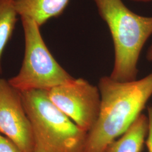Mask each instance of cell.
Here are the masks:
<instances>
[{
    "instance_id": "obj_1",
    "label": "cell",
    "mask_w": 152,
    "mask_h": 152,
    "mask_svg": "<svg viewBox=\"0 0 152 152\" xmlns=\"http://www.w3.org/2000/svg\"><path fill=\"white\" fill-rule=\"evenodd\" d=\"M98 86L101 95L100 114L87 133L83 152H104L141 115L152 97V72L132 81H118L103 76Z\"/></svg>"
},
{
    "instance_id": "obj_2",
    "label": "cell",
    "mask_w": 152,
    "mask_h": 152,
    "mask_svg": "<svg viewBox=\"0 0 152 152\" xmlns=\"http://www.w3.org/2000/svg\"><path fill=\"white\" fill-rule=\"evenodd\" d=\"M93 1L108 27L114 45V65L109 76L118 81L136 80L140 55L152 35V16L137 14L122 0Z\"/></svg>"
},
{
    "instance_id": "obj_3",
    "label": "cell",
    "mask_w": 152,
    "mask_h": 152,
    "mask_svg": "<svg viewBox=\"0 0 152 152\" xmlns=\"http://www.w3.org/2000/svg\"><path fill=\"white\" fill-rule=\"evenodd\" d=\"M29 120L34 152H83L87 132L51 102L46 90L21 92Z\"/></svg>"
},
{
    "instance_id": "obj_4",
    "label": "cell",
    "mask_w": 152,
    "mask_h": 152,
    "mask_svg": "<svg viewBox=\"0 0 152 152\" xmlns=\"http://www.w3.org/2000/svg\"><path fill=\"white\" fill-rule=\"evenodd\" d=\"M25 51L22 66L8 81L20 92L34 90L48 91L69 81L71 76L58 63L45 44L38 24L32 19L22 16Z\"/></svg>"
},
{
    "instance_id": "obj_5",
    "label": "cell",
    "mask_w": 152,
    "mask_h": 152,
    "mask_svg": "<svg viewBox=\"0 0 152 152\" xmlns=\"http://www.w3.org/2000/svg\"><path fill=\"white\" fill-rule=\"evenodd\" d=\"M48 92L51 102L82 130L88 132L96 124L101 108L98 86L73 78Z\"/></svg>"
},
{
    "instance_id": "obj_6",
    "label": "cell",
    "mask_w": 152,
    "mask_h": 152,
    "mask_svg": "<svg viewBox=\"0 0 152 152\" xmlns=\"http://www.w3.org/2000/svg\"><path fill=\"white\" fill-rule=\"evenodd\" d=\"M0 134L23 152H34L32 130L22 101L21 92L0 78Z\"/></svg>"
},
{
    "instance_id": "obj_7",
    "label": "cell",
    "mask_w": 152,
    "mask_h": 152,
    "mask_svg": "<svg viewBox=\"0 0 152 152\" xmlns=\"http://www.w3.org/2000/svg\"><path fill=\"white\" fill-rule=\"evenodd\" d=\"M19 15L28 17L41 27L50 19L60 16L69 0H15Z\"/></svg>"
},
{
    "instance_id": "obj_8",
    "label": "cell",
    "mask_w": 152,
    "mask_h": 152,
    "mask_svg": "<svg viewBox=\"0 0 152 152\" xmlns=\"http://www.w3.org/2000/svg\"><path fill=\"white\" fill-rule=\"evenodd\" d=\"M148 132V117L141 114L123 135L109 144L104 152H141Z\"/></svg>"
},
{
    "instance_id": "obj_9",
    "label": "cell",
    "mask_w": 152,
    "mask_h": 152,
    "mask_svg": "<svg viewBox=\"0 0 152 152\" xmlns=\"http://www.w3.org/2000/svg\"><path fill=\"white\" fill-rule=\"evenodd\" d=\"M18 15L15 0H0V72L2 56L14 32Z\"/></svg>"
},
{
    "instance_id": "obj_10",
    "label": "cell",
    "mask_w": 152,
    "mask_h": 152,
    "mask_svg": "<svg viewBox=\"0 0 152 152\" xmlns=\"http://www.w3.org/2000/svg\"><path fill=\"white\" fill-rule=\"evenodd\" d=\"M0 152H23L16 144L0 134Z\"/></svg>"
},
{
    "instance_id": "obj_11",
    "label": "cell",
    "mask_w": 152,
    "mask_h": 152,
    "mask_svg": "<svg viewBox=\"0 0 152 152\" xmlns=\"http://www.w3.org/2000/svg\"><path fill=\"white\" fill-rule=\"evenodd\" d=\"M148 132L145 144L148 152H152V107L148 108Z\"/></svg>"
},
{
    "instance_id": "obj_12",
    "label": "cell",
    "mask_w": 152,
    "mask_h": 152,
    "mask_svg": "<svg viewBox=\"0 0 152 152\" xmlns=\"http://www.w3.org/2000/svg\"><path fill=\"white\" fill-rule=\"evenodd\" d=\"M146 58L148 61H152V43L147 51Z\"/></svg>"
},
{
    "instance_id": "obj_13",
    "label": "cell",
    "mask_w": 152,
    "mask_h": 152,
    "mask_svg": "<svg viewBox=\"0 0 152 152\" xmlns=\"http://www.w3.org/2000/svg\"><path fill=\"white\" fill-rule=\"evenodd\" d=\"M132 1H135V2H151L152 0H131Z\"/></svg>"
}]
</instances>
